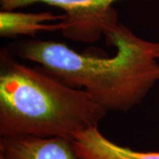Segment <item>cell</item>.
Here are the masks:
<instances>
[{"instance_id": "3957f363", "label": "cell", "mask_w": 159, "mask_h": 159, "mask_svg": "<svg viewBox=\"0 0 159 159\" xmlns=\"http://www.w3.org/2000/svg\"><path fill=\"white\" fill-rule=\"evenodd\" d=\"M119 0H0L1 10H18L37 3L63 11L61 33L76 42L94 43L103 35L110 25L118 22L113 4ZM151 1V0H148Z\"/></svg>"}, {"instance_id": "277c9868", "label": "cell", "mask_w": 159, "mask_h": 159, "mask_svg": "<svg viewBox=\"0 0 159 159\" xmlns=\"http://www.w3.org/2000/svg\"><path fill=\"white\" fill-rule=\"evenodd\" d=\"M0 159H84L73 139L63 137H1Z\"/></svg>"}, {"instance_id": "52a82bcc", "label": "cell", "mask_w": 159, "mask_h": 159, "mask_svg": "<svg viewBox=\"0 0 159 159\" xmlns=\"http://www.w3.org/2000/svg\"><path fill=\"white\" fill-rule=\"evenodd\" d=\"M158 59H159V56H158Z\"/></svg>"}, {"instance_id": "6da1fadb", "label": "cell", "mask_w": 159, "mask_h": 159, "mask_svg": "<svg viewBox=\"0 0 159 159\" xmlns=\"http://www.w3.org/2000/svg\"><path fill=\"white\" fill-rule=\"evenodd\" d=\"M103 36L115 54L78 52L62 43L29 40L16 43L18 56L38 64L66 84L81 89L107 111H128L159 81V43L139 37L119 21Z\"/></svg>"}, {"instance_id": "5b68a950", "label": "cell", "mask_w": 159, "mask_h": 159, "mask_svg": "<svg viewBox=\"0 0 159 159\" xmlns=\"http://www.w3.org/2000/svg\"><path fill=\"white\" fill-rule=\"evenodd\" d=\"M73 142L75 150L84 159H159V151H139L115 143L98 126L78 133Z\"/></svg>"}, {"instance_id": "8992f818", "label": "cell", "mask_w": 159, "mask_h": 159, "mask_svg": "<svg viewBox=\"0 0 159 159\" xmlns=\"http://www.w3.org/2000/svg\"><path fill=\"white\" fill-rule=\"evenodd\" d=\"M64 14L43 12H22L16 10H1L0 35L5 38L34 36L41 32H56L63 29Z\"/></svg>"}, {"instance_id": "7a4b0ae2", "label": "cell", "mask_w": 159, "mask_h": 159, "mask_svg": "<svg viewBox=\"0 0 159 159\" xmlns=\"http://www.w3.org/2000/svg\"><path fill=\"white\" fill-rule=\"evenodd\" d=\"M106 113L84 89L66 84L43 67L24 65L6 48L1 50V137L73 139L98 126Z\"/></svg>"}]
</instances>
